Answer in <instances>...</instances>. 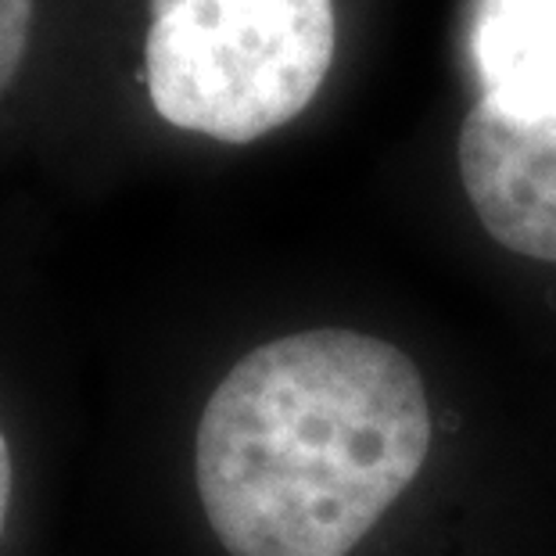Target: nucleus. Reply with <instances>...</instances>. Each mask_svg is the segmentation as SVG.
<instances>
[{
    "mask_svg": "<svg viewBox=\"0 0 556 556\" xmlns=\"http://www.w3.org/2000/svg\"><path fill=\"white\" fill-rule=\"evenodd\" d=\"M470 58L495 112L531 119L556 109V0H475Z\"/></svg>",
    "mask_w": 556,
    "mask_h": 556,
    "instance_id": "4",
    "label": "nucleus"
},
{
    "mask_svg": "<svg viewBox=\"0 0 556 556\" xmlns=\"http://www.w3.org/2000/svg\"><path fill=\"white\" fill-rule=\"evenodd\" d=\"M33 0H0V93L15 79L29 43Z\"/></svg>",
    "mask_w": 556,
    "mask_h": 556,
    "instance_id": "5",
    "label": "nucleus"
},
{
    "mask_svg": "<svg viewBox=\"0 0 556 556\" xmlns=\"http://www.w3.org/2000/svg\"><path fill=\"white\" fill-rule=\"evenodd\" d=\"M148 93L165 123L252 144L309 109L334 62V0H151Z\"/></svg>",
    "mask_w": 556,
    "mask_h": 556,
    "instance_id": "2",
    "label": "nucleus"
},
{
    "mask_svg": "<svg viewBox=\"0 0 556 556\" xmlns=\"http://www.w3.org/2000/svg\"><path fill=\"white\" fill-rule=\"evenodd\" d=\"M431 448V406L402 349L305 330L248 352L198 424V492L230 556H349Z\"/></svg>",
    "mask_w": 556,
    "mask_h": 556,
    "instance_id": "1",
    "label": "nucleus"
},
{
    "mask_svg": "<svg viewBox=\"0 0 556 556\" xmlns=\"http://www.w3.org/2000/svg\"><path fill=\"white\" fill-rule=\"evenodd\" d=\"M459 176L495 241L556 263V109L514 119L478 101L459 129Z\"/></svg>",
    "mask_w": 556,
    "mask_h": 556,
    "instance_id": "3",
    "label": "nucleus"
},
{
    "mask_svg": "<svg viewBox=\"0 0 556 556\" xmlns=\"http://www.w3.org/2000/svg\"><path fill=\"white\" fill-rule=\"evenodd\" d=\"M8 500H11V456H8L4 434H0V528H4V517H8Z\"/></svg>",
    "mask_w": 556,
    "mask_h": 556,
    "instance_id": "6",
    "label": "nucleus"
}]
</instances>
